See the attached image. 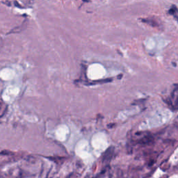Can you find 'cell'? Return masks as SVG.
Wrapping results in <instances>:
<instances>
[{"label":"cell","instance_id":"1","mask_svg":"<svg viewBox=\"0 0 178 178\" xmlns=\"http://www.w3.org/2000/svg\"><path fill=\"white\" fill-rule=\"evenodd\" d=\"M113 152H114V148L113 147H110L107 150V151L105 152V153L104 154L103 156V161L104 162L109 163L111 161L112 156H113Z\"/></svg>","mask_w":178,"mask_h":178},{"label":"cell","instance_id":"2","mask_svg":"<svg viewBox=\"0 0 178 178\" xmlns=\"http://www.w3.org/2000/svg\"><path fill=\"white\" fill-rule=\"evenodd\" d=\"M153 140V138L151 137V136H146V137L143 138L140 141V143H141V144H147V143H150Z\"/></svg>","mask_w":178,"mask_h":178}]
</instances>
